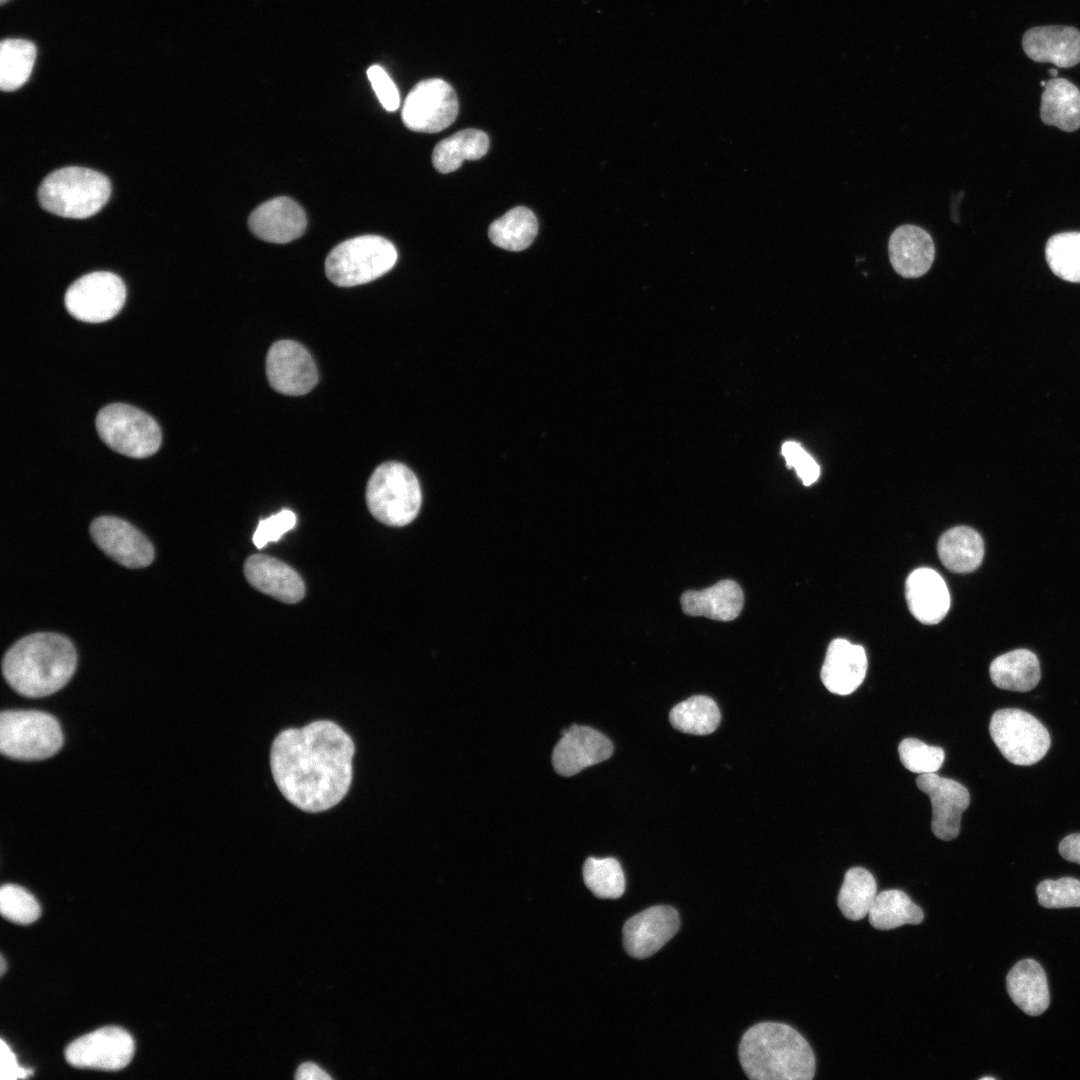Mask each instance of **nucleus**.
<instances>
[{"label": "nucleus", "mask_w": 1080, "mask_h": 1080, "mask_svg": "<svg viewBox=\"0 0 1080 1080\" xmlns=\"http://www.w3.org/2000/svg\"><path fill=\"white\" fill-rule=\"evenodd\" d=\"M612 753L613 744L603 733L588 726L572 725L562 731L553 749L552 764L558 774L573 776L607 760Z\"/></svg>", "instance_id": "nucleus-17"}, {"label": "nucleus", "mask_w": 1080, "mask_h": 1080, "mask_svg": "<svg viewBox=\"0 0 1080 1080\" xmlns=\"http://www.w3.org/2000/svg\"><path fill=\"white\" fill-rule=\"evenodd\" d=\"M538 232V221L528 208L518 206L493 221L488 235L496 246L509 250L521 251L528 248Z\"/></svg>", "instance_id": "nucleus-30"}, {"label": "nucleus", "mask_w": 1080, "mask_h": 1080, "mask_svg": "<svg viewBox=\"0 0 1080 1080\" xmlns=\"http://www.w3.org/2000/svg\"><path fill=\"white\" fill-rule=\"evenodd\" d=\"M721 714L715 701L707 696H692L675 705L669 714L671 725L684 733L708 735L716 730Z\"/></svg>", "instance_id": "nucleus-33"}, {"label": "nucleus", "mask_w": 1080, "mask_h": 1080, "mask_svg": "<svg viewBox=\"0 0 1080 1080\" xmlns=\"http://www.w3.org/2000/svg\"><path fill=\"white\" fill-rule=\"evenodd\" d=\"M296 522L295 513L289 509H283L268 518L262 519L253 534L254 545L261 549L269 542L278 541L286 532L295 527Z\"/></svg>", "instance_id": "nucleus-40"}, {"label": "nucleus", "mask_w": 1080, "mask_h": 1080, "mask_svg": "<svg viewBox=\"0 0 1080 1080\" xmlns=\"http://www.w3.org/2000/svg\"><path fill=\"white\" fill-rule=\"evenodd\" d=\"M266 374L275 391L290 396L306 394L318 382L312 356L293 340H280L271 345L266 357Z\"/></svg>", "instance_id": "nucleus-13"}, {"label": "nucleus", "mask_w": 1080, "mask_h": 1080, "mask_svg": "<svg viewBox=\"0 0 1080 1080\" xmlns=\"http://www.w3.org/2000/svg\"><path fill=\"white\" fill-rule=\"evenodd\" d=\"M0 963H1L0 972H1V975H3L5 973V970H6V964H5V959H4L3 955H1Z\"/></svg>", "instance_id": "nucleus-46"}, {"label": "nucleus", "mask_w": 1080, "mask_h": 1080, "mask_svg": "<svg viewBox=\"0 0 1080 1080\" xmlns=\"http://www.w3.org/2000/svg\"><path fill=\"white\" fill-rule=\"evenodd\" d=\"M0 1078L1 1080H14L18 1078H27L33 1074V1071L29 1068L20 1067L17 1058L9 1045L1 1039L0 1041Z\"/></svg>", "instance_id": "nucleus-43"}, {"label": "nucleus", "mask_w": 1080, "mask_h": 1080, "mask_svg": "<svg viewBox=\"0 0 1080 1080\" xmlns=\"http://www.w3.org/2000/svg\"><path fill=\"white\" fill-rule=\"evenodd\" d=\"M905 595L911 614L923 624H937L950 608L947 585L938 572L918 568L908 576Z\"/></svg>", "instance_id": "nucleus-22"}, {"label": "nucleus", "mask_w": 1080, "mask_h": 1080, "mask_svg": "<svg viewBox=\"0 0 1080 1080\" xmlns=\"http://www.w3.org/2000/svg\"><path fill=\"white\" fill-rule=\"evenodd\" d=\"M739 1060L752 1080H811L815 1055L791 1026L763 1022L749 1028L739 1045Z\"/></svg>", "instance_id": "nucleus-3"}, {"label": "nucleus", "mask_w": 1080, "mask_h": 1080, "mask_svg": "<svg viewBox=\"0 0 1080 1080\" xmlns=\"http://www.w3.org/2000/svg\"><path fill=\"white\" fill-rule=\"evenodd\" d=\"M989 729L1001 754L1015 765L1035 764L1050 748L1051 739L1045 726L1020 709L996 711L991 717Z\"/></svg>", "instance_id": "nucleus-9"}, {"label": "nucleus", "mask_w": 1080, "mask_h": 1080, "mask_svg": "<svg viewBox=\"0 0 1080 1080\" xmlns=\"http://www.w3.org/2000/svg\"><path fill=\"white\" fill-rule=\"evenodd\" d=\"M7 1H9V0H0V3H1V4H4V3H6Z\"/></svg>", "instance_id": "nucleus-49"}, {"label": "nucleus", "mask_w": 1080, "mask_h": 1080, "mask_svg": "<svg viewBox=\"0 0 1080 1080\" xmlns=\"http://www.w3.org/2000/svg\"><path fill=\"white\" fill-rule=\"evenodd\" d=\"M96 429L112 450L132 458H145L161 445V431L147 413L128 404L113 403L96 416Z\"/></svg>", "instance_id": "nucleus-8"}, {"label": "nucleus", "mask_w": 1080, "mask_h": 1080, "mask_svg": "<svg viewBox=\"0 0 1080 1080\" xmlns=\"http://www.w3.org/2000/svg\"><path fill=\"white\" fill-rule=\"evenodd\" d=\"M111 193L109 179L84 167L70 166L53 171L41 182L38 200L52 214L83 219L96 214Z\"/></svg>", "instance_id": "nucleus-4"}, {"label": "nucleus", "mask_w": 1080, "mask_h": 1080, "mask_svg": "<svg viewBox=\"0 0 1080 1080\" xmlns=\"http://www.w3.org/2000/svg\"><path fill=\"white\" fill-rule=\"evenodd\" d=\"M77 653L63 635L38 632L13 644L2 660L7 683L26 697H44L61 689L72 677Z\"/></svg>", "instance_id": "nucleus-2"}, {"label": "nucleus", "mask_w": 1080, "mask_h": 1080, "mask_svg": "<svg viewBox=\"0 0 1080 1080\" xmlns=\"http://www.w3.org/2000/svg\"><path fill=\"white\" fill-rule=\"evenodd\" d=\"M397 250L386 238L362 235L341 242L325 260V273L337 286L351 287L371 282L393 268Z\"/></svg>", "instance_id": "nucleus-6"}, {"label": "nucleus", "mask_w": 1080, "mask_h": 1080, "mask_svg": "<svg viewBox=\"0 0 1080 1080\" xmlns=\"http://www.w3.org/2000/svg\"><path fill=\"white\" fill-rule=\"evenodd\" d=\"M36 58L34 43L24 39H4L0 44V87L14 91L29 79Z\"/></svg>", "instance_id": "nucleus-34"}, {"label": "nucleus", "mask_w": 1080, "mask_h": 1080, "mask_svg": "<svg viewBox=\"0 0 1080 1080\" xmlns=\"http://www.w3.org/2000/svg\"><path fill=\"white\" fill-rule=\"evenodd\" d=\"M583 878L589 890L599 898L616 899L625 891V876L618 860L612 857H589L583 866Z\"/></svg>", "instance_id": "nucleus-36"}, {"label": "nucleus", "mask_w": 1080, "mask_h": 1080, "mask_svg": "<svg viewBox=\"0 0 1080 1080\" xmlns=\"http://www.w3.org/2000/svg\"><path fill=\"white\" fill-rule=\"evenodd\" d=\"M366 502L376 520L387 526L402 527L418 515L422 503L420 484L406 465L385 462L368 480Z\"/></svg>", "instance_id": "nucleus-5"}, {"label": "nucleus", "mask_w": 1080, "mask_h": 1080, "mask_svg": "<svg viewBox=\"0 0 1080 1080\" xmlns=\"http://www.w3.org/2000/svg\"><path fill=\"white\" fill-rule=\"evenodd\" d=\"M1038 902L1045 908L1080 907V880L1063 877L1044 880L1036 889Z\"/></svg>", "instance_id": "nucleus-39"}, {"label": "nucleus", "mask_w": 1080, "mask_h": 1080, "mask_svg": "<svg viewBox=\"0 0 1080 1080\" xmlns=\"http://www.w3.org/2000/svg\"><path fill=\"white\" fill-rule=\"evenodd\" d=\"M741 587L733 580H721L703 590L686 591L681 597L684 613L713 620L731 621L743 608Z\"/></svg>", "instance_id": "nucleus-24"}, {"label": "nucleus", "mask_w": 1080, "mask_h": 1080, "mask_svg": "<svg viewBox=\"0 0 1080 1080\" xmlns=\"http://www.w3.org/2000/svg\"><path fill=\"white\" fill-rule=\"evenodd\" d=\"M916 784L930 798L934 835L945 841L956 838L960 832L962 813L970 803L968 790L959 782L936 773L920 774Z\"/></svg>", "instance_id": "nucleus-15"}, {"label": "nucleus", "mask_w": 1080, "mask_h": 1080, "mask_svg": "<svg viewBox=\"0 0 1080 1080\" xmlns=\"http://www.w3.org/2000/svg\"><path fill=\"white\" fill-rule=\"evenodd\" d=\"M1045 256L1056 276L1068 282L1080 283V232H1063L1050 237Z\"/></svg>", "instance_id": "nucleus-35"}, {"label": "nucleus", "mask_w": 1080, "mask_h": 1080, "mask_svg": "<svg viewBox=\"0 0 1080 1080\" xmlns=\"http://www.w3.org/2000/svg\"><path fill=\"white\" fill-rule=\"evenodd\" d=\"M1046 83H1047V82H1045V81H1041V83H1040V84H1041V86L1045 87V86H1046Z\"/></svg>", "instance_id": "nucleus-48"}, {"label": "nucleus", "mask_w": 1080, "mask_h": 1080, "mask_svg": "<svg viewBox=\"0 0 1080 1080\" xmlns=\"http://www.w3.org/2000/svg\"><path fill=\"white\" fill-rule=\"evenodd\" d=\"M126 287L122 279L108 271L86 274L67 289L64 303L77 320L101 323L110 320L122 309Z\"/></svg>", "instance_id": "nucleus-10"}, {"label": "nucleus", "mask_w": 1080, "mask_h": 1080, "mask_svg": "<svg viewBox=\"0 0 1080 1080\" xmlns=\"http://www.w3.org/2000/svg\"><path fill=\"white\" fill-rule=\"evenodd\" d=\"M868 916L874 928L891 930L905 924H920L924 913L905 892L890 889L876 895Z\"/></svg>", "instance_id": "nucleus-31"}, {"label": "nucleus", "mask_w": 1080, "mask_h": 1080, "mask_svg": "<svg viewBox=\"0 0 1080 1080\" xmlns=\"http://www.w3.org/2000/svg\"><path fill=\"white\" fill-rule=\"evenodd\" d=\"M867 671V657L860 645L845 639L830 642L821 668V680L831 693L849 695L863 682Z\"/></svg>", "instance_id": "nucleus-21"}, {"label": "nucleus", "mask_w": 1080, "mask_h": 1080, "mask_svg": "<svg viewBox=\"0 0 1080 1080\" xmlns=\"http://www.w3.org/2000/svg\"><path fill=\"white\" fill-rule=\"evenodd\" d=\"M989 673L995 686L1017 692L1032 690L1041 678L1037 656L1024 648L996 657L990 664Z\"/></svg>", "instance_id": "nucleus-27"}, {"label": "nucleus", "mask_w": 1080, "mask_h": 1080, "mask_svg": "<svg viewBox=\"0 0 1080 1080\" xmlns=\"http://www.w3.org/2000/svg\"><path fill=\"white\" fill-rule=\"evenodd\" d=\"M489 138L478 129L461 130L440 141L432 153V163L440 173L457 170L464 160H477L488 151Z\"/></svg>", "instance_id": "nucleus-29"}, {"label": "nucleus", "mask_w": 1080, "mask_h": 1080, "mask_svg": "<svg viewBox=\"0 0 1080 1080\" xmlns=\"http://www.w3.org/2000/svg\"><path fill=\"white\" fill-rule=\"evenodd\" d=\"M679 926V914L673 907H650L625 922L623 946L634 958L650 957L677 933Z\"/></svg>", "instance_id": "nucleus-16"}, {"label": "nucleus", "mask_w": 1080, "mask_h": 1080, "mask_svg": "<svg viewBox=\"0 0 1080 1080\" xmlns=\"http://www.w3.org/2000/svg\"><path fill=\"white\" fill-rule=\"evenodd\" d=\"M251 231L260 239L271 243H288L301 237L307 219L302 207L289 197L270 199L249 216Z\"/></svg>", "instance_id": "nucleus-18"}, {"label": "nucleus", "mask_w": 1080, "mask_h": 1080, "mask_svg": "<svg viewBox=\"0 0 1080 1080\" xmlns=\"http://www.w3.org/2000/svg\"><path fill=\"white\" fill-rule=\"evenodd\" d=\"M355 747L336 723L317 720L282 731L273 741L270 766L283 796L311 813L325 811L347 794Z\"/></svg>", "instance_id": "nucleus-1"}, {"label": "nucleus", "mask_w": 1080, "mask_h": 1080, "mask_svg": "<svg viewBox=\"0 0 1080 1080\" xmlns=\"http://www.w3.org/2000/svg\"><path fill=\"white\" fill-rule=\"evenodd\" d=\"M899 757L903 766L911 772L935 773L942 766L945 758L941 747L930 746L916 738H905L898 746Z\"/></svg>", "instance_id": "nucleus-38"}, {"label": "nucleus", "mask_w": 1080, "mask_h": 1080, "mask_svg": "<svg viewBox=\"0 0 1080 1080\" xmlns=\"http://www.w3.org/2000/svg\"><path fill=\"white\" fill-rule=\"evenodd\" d=\"M937 550L947 569L955 573H970L982 563L984 542L973 528L957 526L942 534Z\"/></svg>", "instance_id": "nucleus-28"}, {"label": "nucleus", "mask_w": 1080, "mask_h": 1080, "mask_svg": "<svg viewBox=\"0 0 1080 1080\" xmlns=\"http://www.w3.org/2000/svg\"><path fill=\"white\" fill-rule=\"evenodd\" d=\"M1049 72L1052 77H1057L1058 71L1056 69L1051 68Z\"/></svg>", "instance_id": "nucleus-47"}, {"label": "nucleus", "mask_w": 1080, "mask_h": 1080, "mask_svg": "<svg viewBox=\"0 0 1080 1080\" xmlns=\"http://www.w3.org/2000/svg\"><path fill=\"white\" fill-rule=\"evenodd\" d=\"M889 258L894 270L905 278H918L930 269L935 247L929 233L915 225L896 228L888 243Z\"/></svg>", "instance_id": "nucleus-23"}, {"label": "nucleus", "mask_w": 1080, "mask_h": 1080, "mask_svg": "<svg viewBox=\"0 0 1080 1080\" xmlns=\"http://www.w3.org/2000/svg\"><path fill=\"white\" fill-rule=\"evenodd\" d=\"M782 454L787 467L795 468L798 477L805 486H810L817 481L820 475V467L799 443L785 442L782 446Z\"/></svg>", "instance_id": "nucleus-41"}, {"label": "nucleus", "mask_w": 1080, "mask_h": 1080, "mask_svg": "<svg viewBox=\"0 0 1080 1080\" xmlns=\"http://www.w3.org/2000/svg\"><path fill=\"white\" fill-rule=\"evenodd\" d=\"M876 895L877 884L873 875L862 867H853L845 873L838 894V907L846 918L858 921L868 914Z\"/></svg>", "instance_id": "nucleus-32"}, {"label": "nucleus", "mask_w": 1080, "mask_h": 1080, "mask_svg": "<svg viewBox=\"0 0 1080 1080\" xmlns=\"http://www.w3.org/2000/svg\"><path fill=\"white\" fill-rule=\"evenodd\" d=\"M135 1050L132 1036L118 1026H106L71 1042L66 1061L76 1068L116 1071L126 1067Z\"/></svg>", "instance_id": "nucleus-12"}, {"label": "nucleus", "mask_w": 1080, "mask_h": 1080, "mask_svg": "<svg viewBox=\"0 0 1080 1080\" xmlns=\"http://www.w3.org/2000/svg\"><path fill=\"white\" fill-rule=\"evenodd\" d=\"M0 912L4 918L16 924H31L41 915L36 898L14 884H5L0 889Z\"/></svg>", "instance_id": "nucleus-37"}, {"label": "nucleus", "mask_w": 1080, "mask_h": 1080, "mask_svg": "<svg viewBox=\"0 0 1080 1080\" xmlns=\"http://www.w3.org/2000/svg\"><path fill=\"white\" fill-rule=\"evenodd\" d=\"M63 743L60 724L52 715L35 710H8L0 717V750L18 760H43Z\"/></svg>", "instance_id": "nucleus-7"}, {"label": "nucleus", "mask_w": 1080, "mask_h": 1080, "mask_svg": "<svg viewBox=\"0 0 1080 1080\" xmlns=\"http://www.w3.org/2000/svg\"><path fill=\"white\" fill-rule=\"evenodd\" d=\"M367 76L381 105L389 112L397 110L399 92L387 72L381 66L373 65L367 70Z\"/></svg>", "instance_id": "nucleus-42"}, {"label": "nucleus", "mask_w": 1080, "mask_h": 1080, "mask_svg": "<svg viewBox=\"0 0 1080 1080\" xmlns=\"http://www.w3.org/2000/svg\"><path fill=\"white\" fill-rule=\"evenodd\" d=\"M458 99L453 88L439 78L416 84L402 108L404 125L413 131L436 133L450 126L457 117Z\"/></svg>", "instance_id": "nucleus-11"}, {"label": "nucleus", "mask_w": 1080, "mask_h": 1080, "mask_svg": "<svg viewBox=\"0 0 1080 1080\" xmlns=\"http://www.w3.org/2000/svg\"><path fill=\"white\" fill-rule=\"evenodd\" d=\"M1059 853L1065 860L1080 864V833L1066 836L1059 844Z\"/></svg>", "instance_id": "nucleus-44"}, {"label": "nucleus", "mask_w": 1080, "mask_h": 1080, "mask_svg": "<svg viewBox=\"0 0 1080 1080\" xmlns=\"http://www.w3.org/2000/svg\"><path fill=\"white\" fill-rule=\"evenodd\" d=\"M298 1080H327L331 1076L315 1063L306 1062L301 1064L295 1073Z\"/></svg>", "instance_id": "nucleus-45"}, {"label": "nucleus", "mask_w": 1080, "mask_h": 1080, "mask_svg": "<svg viewBox=\"0 0 1080 1080\" xmlns=\"http://www.w3.org/2000/svg\"><path fill=\"white\" fill-rule=\"evenodd\" d=\"M1040 117L1043 123L1062 131L1080 128V90L1064 78L1048 80L1041 96Z\"/></svg>", "instance_id": "nucleus-26"}, {"label": "nucleus", "mask_w": 1080, "mask_h": 1080, "mask_svg": "<svg viewBox=\"0 0 1080 1080\" xmlns=\"http://www.w3.org/2000/svg\"><path fill=\"white\" fill-rule=\"evenodd\" d=\"M247 581L260 592L284 603H297L305 595L301 576L286 563L263 554H254L244 563Z\"/></svg>", "instance_id": "nucleus-19"}, {"label": "nucleus", "mask_w": 1080, "mask_h": 1080, "mask_svg": "<svg viewBox=\"0 0 1080 1080\" xmlns=\"http://www.w3.org/2000/svg\"><path fill=\"white\" fill-rule=\"evenodd\" d=\"M1022 45L1035 62H1049L1062 68L1080 62V31L1072 26L1030 28L1023 35Z\"/></svg>", "instance_id": "nucleus-20"}, {"label": "nucleus", "mask_w": 1080, "mask_h": 1080, "mask_svg": "<svg viewBox=\"0 0 1080 1080\" xmlns=\"http://www.w3.org/2000/svg\"><path fill=\"white\" fill-rule=\"evenodd\" d=\"M94 543L111 559L127 568H144L154 559L149 539L129 522L115 516H100L90 524Z\"/></svg>", "instance_id": "nucleus-14"}, {"label": "nucleus", "mask_w": 1080, "mask_h": 1080, "mask_svg": "<svg viewBox=\"0 0 1080 1080\" xmlns=\"http://www.w3.org/2000/svg\"><path fill=\"white\" fill-rule=\"evenodd\" d=\"M1006 985L1010 998L1024 1013L1037 1016L1047 1009L1050 1001L1047 977L1035 960L1016 963L1007 975Z\"/></svg>", "instance_id": "nucleus-25"}]
</instances>
